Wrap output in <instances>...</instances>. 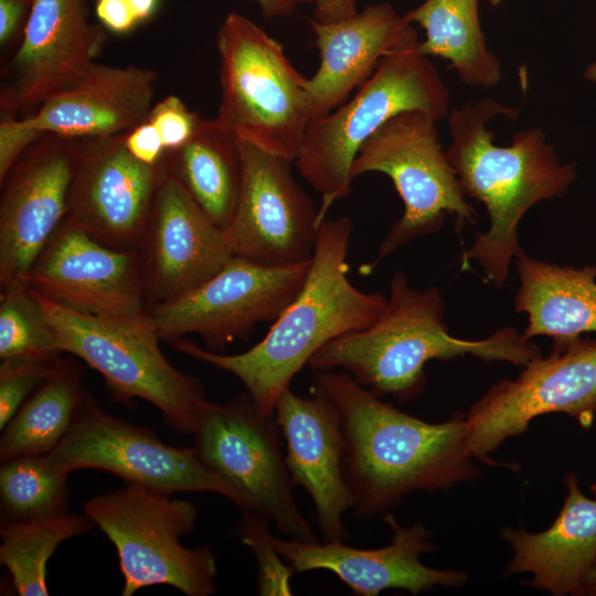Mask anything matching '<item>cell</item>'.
Masks as SVG:
<instances>
[{
  "instance_id": "obj_1",
  "label": "cell",
  "mask_w": 596,
  "mask_h": 596,
  "mask_svg": "<svg viewBox=\"0 0 596 596\" xmlns=\"http://www.w3.org/2000/svg\"><path fill=\"white\" fill-rule=\"evenodd\" d=\"M315 387L340 416L344 475L356 518L384 514L414 491L448 489L477 478L465 415L425 422L382 401L343 371L318 372Z\"/></svg>"
},
{
  "instance_id": "obj_2",
  "label": "cell",
  "mask_w": 596,
  "mask_h": 596,
  "mask_svg": "<svg viewBox=\"0 0 596 596\" xmlns=\"http://www.w3.org/2000/svg\"><path fill=\"white\" fill-rule=\"evenodd\" d=\"M352 232V221L345 216L320 225L301 289L251 349L224 354L181 338L172 341L173 348L237 377L256 407L274 415L281 393L318 350L368 327L386 304L382 294L365 292L348 278Z\"/></svg>"
},
{
  "instance_id": "obj_3",
  "label": "cell",
  "mask_w": 596,
  "mask_h": 596,
  "mask_svg": "<svg viewBox=\"0 0 596 596\" xmlns=\"http://www.w3.org/2000/svg\"><path fill=\"white\" fill-rule=\"evenodd\" d=\"M518 115L519 109L485 97L467 100L447 116L448 160L465 194L481 202L490 219L489 228L476 234L462 253V268L476 260L497 287L505 281L512 258L523 252L518 242L523 215L543 200L562 196L576 178L575 164L560 161L539 127L518 131L509 146L494 143L488 123Z\"/></svg>"
},
{
  "instance_id": "obj_4",
  "label": "cell",
  "mask_w": 596,
  "mask_h": 596,
  "mask_svg": "<svg viewBox=\"0 0 596 596\" xmlns=\"http://www.w3.org/2000/svg\"><path fill=\"white\" fill-rule=\"evenodd\" d=\"M443 311L437 288L414 289L403 272H395L390 297L375 320L324 344L308 365L318 372L340 369L379 396L408 402L423 391L424 368L430 360L472 355L526 365L541 355L539 347L513 327L480 340L456 338L448 332Z\"/></svg>"
},
{
  "instance_id": "obj_5",
  "label": "cell",
  "mask_w": 596,
  "mask_h": 596,
  "mask_svg": "<svg viewBox=\"0 0 596 596\" xmlns=\"http://www.w3.org/2000/svg\"><path fill=\"white\" fill-rule=\"evenodd\" d=\"M418 41L385 55L355 95L331 113L312 118L294 160L300 175L320 194L318 223L351 192V167L363 145L400 113L423 111L436 121L450 111V93L438 71L418 51Z\"/></svg>"
},
{
  "instance_id": "obj_6",
  "label": "cell",
  "mask_w": 596,
  "mask_h": 596,
  "mask_svg": "<svg viewBox=\"0 0 596 596\" xmlns=\"http://www.w3.org/2000/svg\"><path fill=\"white\" fill-rule=\"evenodd\" d=\"M217 124L237 139L295 160L311 120L307 81L283 44L255 22L230 13L217 31Z\"/></svg>"
},
{
  "instance_id": "obj_7",
  "label": "cell",
  "mask_w": 596,
  "mask_h": 596,
  "mask_svg": "<svg viewBox=\"0 0 596 596\" xmlns=\"http://www.w3.org/2000/svg\"><path fill=\"white\" fill-rule=\"evenodd\" d=\"M36 297L56 330L62 353L96 370L111 397L128 405L145 400L171 428L192 434L206 402L204 390L198 379L180 372L164 356L147 310L129 317L92 316Z\"/></svg>"
},
{
  "instance_id": "obj_8",
  "label": "cell",
  "mask_w": 596,
  "mask_h": 596,
  "mask_svg": "<svg viewBox=\"0 0 596 596\" xmlns=\"http://www.w3.org/2000/svg\"><path fill=\"white\" fill-rule=\"evenodd\" d=\"M83 510L115 546L123 596L152 585H169L188 596L215 593L217 564L212 550L180 542L198 519L192 502L128 485L91 498Z\"/></svg>"
},
{
  "instance_id": "obj_9",
  "label": "cell",
  "mask_w": 596,
  "mask_h": 596,
  "mask_svg": "<svg viewBox=\"0 0 596 596\" xmlns=\"http://www.w3.org/2000/svg\"><path fill=\"white\" fill-rule=\"evenodd\" d=\"M436 123L423 111L400 113L363 142L352 163V179L368 172L390 177L404 204L369 270L401 246L438 232L447 214L456 217L458 227L477 220L441 149Z\"/></svg>"
},
{
  "instance_id": "obj_10",
  "label": "cell",
  "mask_w": 596,
  "mask_h": 596,
  "mask_svg": "<svg viewBox=\"0 0 596 596\" xmlns=\"http://www.w3.org/2000/svg\"><path fill=\"white\" fill-rule=\"evenodd\" d=\"M192 435L200 459L233 486L253 511L289 539L320 541L294 497L275 417L263 414L246 392L224 403L206 401Z\"/></svg>"
},
{
  "instance_id": "obj_11",
  "label": "cell",
  "mask_w": 596,
  "mask_h": 596,
  "mask_svg": "<svg viewBox=\"0 0 596 596\" xmlns=\"http://www.w3.org/2000/svg\"><path fill=\"white\" fill-rule=\"evenodd\" d=\"M45 456L68 471L103 470L128 485L166 494L213 492L232 501L242 513L253 511L233 486L200 459L193 446L162 443L151 429L107 413L89 391L70 432Z\"/></svg>"
},
{
  "instance_id": "obj_12",
  "label": "cell",
  "mask_w": 596,
  "mask_h": 596,
  "mask_svg": "<svg viewBox=\"0 0 596 596\" xmlns=\"http://www.w3.org/2000/svg\"><path fill=\"white\" fill-rule=\"evenodd\" d=\"M513 380L493 385L465 415L467 448L489 466L508 438L525 433L538 416L564 413L588 427L596 416V340L554 343Z\"/></svg>"
},
{
  "instance_id": "obj_13",
  "label": "cell",
  "mask_w": 596,
  "mask_h": 596,
  "mask_svg": "<svg viewBox=\"0 0 596 596\" xmlns=\"http://www.w3.org/2000/svg\"><path fill=\"white\" fill-rule=\"evenodd\" d=\"M310 263L275 267L233 256L199 287L147 312L161 340L196 333L207 350L221 352L258 323L273 322L301 289Z\"/></svg>"
},
{
  "instance_id": "obj_14",
  "label": "cell",
  "mask_w": 596,
  "mask_h": 596,
  "mask_svg": "<svg viewBox=\"0 0 596 596\" xmlns=\"http://www.w3.org/2000/svg\"><path fill=\"white\" fill-rule=\"evenodd\" d=\"M157 73L134 65L94 63L70 86L23 119L0 121V181L20 155L45 135L95 138L125 134L148 119Z\"/></svg>"
},
{
  "instance_id": "obj_15",
  "label": "cell",
  "mask_w": 596,
  "mask_h": 596,
  "mask_svg": "<svg viewBox=\"0 0 596 596\" xmlns=\"http://www.w3.org/2000/svg\"><path fill=\"white\" fill-rule=\"evenodd\" d=\"M237 140L242 183L223 231L232 255L275 267L311 260L320 228L318 209L295 180L294 160Z\"/></svg>"
},
{
  "instance_id": "obj_16",
  "label": "cell",
  "mask_w": 596,
  "mask_h": 596,
  "mask_svg": "<svg viewBox=\"0 0 596 596\" xmlns=\"http://www.w3.org/2000/svg\"><path fill=\"white\" fill-rule=\"evenodd\" d=\"M125 135L78 139L65 219L104 245L139 249L167 159L139 161Z\"/></svg>"
},
{
  "instance_id": "obj_17",
  "label": "cell",
  "mask_w": 596,
  "mask_h": 596,
  "mask_svg": "<svg viewBox=\"0 0 596 596\" xmlns=\"http://www.w3.org/2000/svg\"><path fill=\"white\" fill-rule=\"evenodd\" d=\"M24 283L36 295L81 313L129 317L147 310L139 251L104 245L66 219Z\"/></svg>"
},
{
  "instance_id": "obj_18",
  "label": "cell",
  "mask_w": 596,
  "mask_h": 596,
  "mask_svg": "<svg viewBox=\"0 0 596 596\" xmlns=\"http://www.w3.org/2000/svg\"><path fill=\"white\" fill-rule=\"evenodd\" d=\"M78 139L45 135L0 181V287L24 283L67 213Z\"/></svg>"
},
{
  "instance_id": "obj_19",
  "label": "cell",
  "mask_w": 596,
  "mask_h": 596,
  "mask_svg": "<svg viewBox=\"0 0 596 596\" xmlns=\"http://www.w3.org/2000/svg\"><path fill=\"white\" fill-rule=\"evenodd\" d=\"M138 251L150 305L193 290L233 257L223 230L198 205L168 161Z\"/></svg>"
},
{
  "instance_id": "obj_20",
  "label": "cell",
  "mask_w": 596,
  "mask_h": 596,
  "mask_svg": "<svg viewBox=\"0 0 596 596\" xmlns=\"http://www.w3.org/2000/svg\"><path fill=\"white\" fill-rule=\"evenodd\" d=\"M274 417L286 443L291 483L311 498L322 540L344 542V513L354 499L344 475L347 443L336 406L316 387L309 397L288 387L275 405Z\"/></svg>"
},
{
  "instance_id": "obj_21",
  "label": "cell",
  "mask_w": 596,
  "mask_h": 596,
  "mask_svg": "<svg viewBox=\"0 0 596 596\" xmlns=\"http://www.w3.org/2000/svg\"><path fill=\"white\" fill-rule=\"evenodd\" d=\"M105 42L104 30L88 22L85 0H33L1 108L13 114L40 106L81 78Z\"/></svg>"
},
{
  "instance_id": "obj_22",
  "label": "cell",
  "mask_w": 596,
  "mask_h": 596,
  "mask_svg": "<svg viewBox=\"0 0 596 596\" xmlns=\"http://www.w3.org/2000/svg\"><path fill=\"white\" fill-rule=\"evenodd\" d=\"M384 520L392 538L389 544L376 549L349 546L342 541L286 540L274 534L272 540L295 573L330 571L360 596H376L392 588L417 595L435 586L457 587L466 583V572L432 568L421 562L419 556L434 549L430 533L422 523L404 526L390 513Z\"/></svg>"
},
{
  "instance_id": "obj_23",
  "label": "cell",
  "mask_w": 596,
  "mask_h": 596,
  "mask_svg": "<svg viewBox=\"0 0 596 596\" xmlns=\"http://www.w3.org/2000/svg\"><path fill=\"white\" fill-rule=\"evenodd\" d=\"M320 64L307 81L311 119L324 116L343 103L396 49L418 41L417 32L389 3L366 6L344 20L309 19Z\"/></svg>"
},
{
  "instance_id": "obj_24",
  "label": "cell",
  "mask_w": 596,
  "mask_h": 596,
  "mask_svg": "<svg viewBox=\"0 0 596 596\" xmlns=\"http://www.w3.org/2000/svg\"><path fill=\"white\" fill-rule=\"evenodd\" d=\"M564 483L562 509L546 530L501 531L512 551L504 574H530L529 585L555 596L577 595L596 561V500L582 492L575 473L566 475Z\"/></svg>"
},
{
  "instance_id": "obj_25",
  "label": "cell",
  "mask_w": 596,
  "mask_h": 596,
  "mask_svg": "<svg viewBox=\"0 0 596 596\" xmlns=\"http://www.w3.org/2000/svg\"><path fill=\"white\" fill-rule=\"evenodd\" d=\"M515 262L520 281L515 310L528 317L526 338L546 336L562 343L596 333V266H558L524 252Z\"/></svg>"
},
{
  "instance_id": "obj_26",
  "label": "cell",
  "mask_w": 596,
  "mask_h": 596,
  "mask_svg": "<svg viewBox=\"0 0 596 596\" xmlns=\"http://www.w3.org/2000/svg\"><path fill=\"white\" fill-rule=\"evenodd\" d=\"M167 153L171 172L224 231L235 211L242 183L237 138L215 119L201 118L192 137Z\"/></svg>"
},
{
  "instance_id": "obj_27",
  "label": "cell",
  "mask_w": 596,
  "mask_h": 596,
  "mask_svg": "<svg viewBox=\"0 0 596 596\" xmlns=\"http://www.w3.org/2000/svg\"><path fill=\"white\" fill-rule=\"evenodd\" d=\"M75 360L60 358L53 372L1 430L0 461L50 454L72 428L88 390Z\"/></svg>"
},
{
  "instance_id": "obj_28",
  "label": "cell",
  "mask_w": 596,
  "mask_h": 596,
  "mask_svg": "<svg viewBox=\"0 0 596 596\" xmlns=\"http://www.w3.org/2000/svg\"><path fill=\"white\" fill-rule=\"evenodd\" d=\"M404 17L425 30L418 51L447 61L464 84L492 87L500 82L501 65L487 45L479 0H425Z\"/></svg>"
},
{
  "instance_id": "obj_29",
  "label": "cell",
  "mask_w": 596,
  "mask_h": 596,
  "mask_svg": "<svg viewBox=\"0 0 596 596\" xmlns=\"http://www.w3.org/2000/svg\"><path fill=\"white\" fill-rule=\"evenodd\" d=\"M85 514L68 512L26 521L1 522L0 564L20 596H47V562L57 546L89 531Z\"/></svg>"
},
{
  "instance_id": "obj_30",
  "label": "cell",
  "mask_w": 596,
  "mask_h": 596,
  "mask_svg": "<svg viewBox=\"0 0 596 596\" xmlns=\"http://www.w3.org/2000/svg\"><path fill=\"white\" fill-rule=\"evenodd\" d=\"M71 471L45 455L23 456L1 462V522L26 521L67 512Z\"/></svg>"
},
{
  "instance_id": "obj_31",
  "label": "cell",
  "mask_w": 596,
  "mask_h": 596,
  "mask_svg": "<svg viewBox=\"0 0 596 596\" xmlns=\"http://www.w3.org/2000/svg\"><path fill=\"white\" fill-rule=\"evenodd\" d=\"M0 288V359H58L56 330L36 295L23 283Z\"/></svg>"
},
{
  "instance_id": "obj_32",
  "label": "cell",
  "mask_w": 596,
  "mask_h": 596,
  "mask_svg": "<svg viewBox=\"0 0 596 596\" xmlns=\"http://www.w3.org/2000/svg\"><path fill=\"white\" fill-rule=\"evenodd\" d=\"M269 522L257 511L243 512L236 533L256 560L258 594L291 595L290 578L295 571L275 547L268 530Z\"/></svg>"
},
{
  "instance_id": "obj_33",
  "label": "cell",
  "mask_w": 596,
  "mask_h": 596,
  "mask_svg": "<svg viewBox=\"0 0 596 596\" xmlns=\"http://www.w3.org/2000/svg\"><path fill=\"white\" fill-rule=\"evenodd\" d=\"M61 358V356H60ZM58 358V359H60ZM58 359H6L0 364V429L53 372Z\"/></svg>"
},
{
  "instance_id": "obj_34",
  "label": "cell",
  "mask_w": 596,
  "mask_h": 596,
  "mask_svg": "<svg viewBox=\"0 0 596 596\" xmlns=\"http://www.w3.org/2000/svg\"><path fill=\"white\" fill-rule=\"evenodd\" d=\"M201 117L191 111L177 96L170 95L157 103L148 120L157 129L166 151L183 146L194 134Z\"/></svg>"
},
{
  "instance_id": "obj_35",
  "label": "cell",
  "mask_w": 596,
  "mask_h": 596,
  "mask_svg": "<svg viewBox=\"0 0 596 596\" xmlns=\"http://www.w3.org/2000/svg\"><path fill=\"white\" fill-rule=\"evenodd\" d=\"M125 145L136 159L149 166H157L167 153L157 129L148 119L126 132Z\"/></svg>"
},
{
  "instance_id": "obj_36",
  "label": "cell",
  "mask_w": 596,
  "mask_h": 596,
  "mask_svg": "<svg viewBox=\"0 0 596 596\" xmlns=\"http://www.w3.org/2000/svg\"><path fill=\"white\" fill-rule=\"evenodd\" d=\"M96 13L102 23L114 32L129 31L138 22L127 0H98Z\"/></svg>"
},
{
  "instance_id": "obj_37",
  "label": "cell",
  "mask_w": 596,
  "mask_h": 596,
  "mask_svg": "<svg viewBox=\"0 0 596 596\" xmlns=\"http://www.w3.org/2000/svg\"><path fill=\"white\" fill-rule=\"evenodd\" d=\"M313 19L320 22H334L354 15L355 0H316Z\"/></svg>"
},
{
  "instance_id": "obj_38",
  "label": "cell",
  "mask_w": 596,
  "mask_h": 596,
  "mask_svg": "<svg viewBox=\"0 0 596 596\" xmlns=\"http://www.w3.org/2000/svg\"><path fill=\"white\" fill-rule=\"evenodd\" d=\"M28 3L23 0H0V42L9 41L15 32Z\"/></svg>"
},
{
  "instance_id": "obj_39",
  "label": "cell",
  "mask_w": 596,
  "mask_h": 596,
  "mask_svg": "<svg viewBox=\"0 0 596 596\" xmlns=\"http://www.w3.org/2000/svg\"><path fill=\"white\" fill-rule=\"evenodd\" d=\"M266 18L289 15L297 3L292 0H254Z\"/></svg>"
},
{
  "instance_id": "obj_40",
  "label": "cell",
  "mask_w": 596,
  "mask_h": 596,
  "mask_svg": "<svg viewBox=\"0 0 596 596\" xmlns=\"http://www.w3.org/2000/svg\"><path fill=\"white\" fill-rule=\"evenodd\" d=\"M137 21L147 20L156 8L157 0H127Z\"/></svg>"
},
{
  "instance_id": "obj_41",
  "label": "cell",
  "mask_w": 596,
  "mask_h": 596,
  "mask_svg": "<svg viewBox=\"0 0 596 596\" xmlns=\"http://www.w3.org/2000/svg\"><path fill=\"white\" fill-rule=\"evenodd\" d=\"M577 595L596 596V561L584 575Z\"/></svg>"
},
{
  "instance_id": "obj_42",
  "label": "cell",
  "mask_w": 596,
  "mask_h": 596,
  "mask_svg": "<svg viewBox=\"0 0 596 596\" xmlns=\"http://www.w3.org/2000/svg\"><path fill=\"white\" fill-rule=\"evenodd\" d=\"M583 77L589 82L596 83V60L585 68Z\"/></svg>"
},
{
  "instance_id": "obj_43",
  "label": "cell",
  "mask_w": 596,
  "mask_h": 596,
  "mask_svg": "<svg viewBox=\"0 0 596 596\" xmlns=\"http://www.w3.org/2000/svg\"><path fill=\"white\" fill-rule=\"evenodd\" d=\"M503 0H487V2L491 6H499Z\"/></svg>"
},
{
  "instance_id": "obj_44",
  "label": "cell",
  "mask_w": 596,
  "mask_h": 596,
  "mask_svg": "<svg viewBox=\"0 0 596 596\" xmlns=\"http://www.w3.org/2000/svg\"><path fill=\"white\" fill-rule=\"evenodd\" d=\"M295 3H304V2H316V0H292Z\"/></svg>"
},
{
  "instance_id": "obj_45",
  "label": "cell",
  "mask_w": 596,
  "mask_h": 596,
  "mask_svg": "<svg viewBox=\"0 0 596 596\" xmlns=\"http://www.w3.org/2000/svg\"><path fill=\"white\" fill-rule=\"evenodd\" d=\"M25 1L26 3H32L33 0H23Z\"/></svg>"
}]
</instances>
